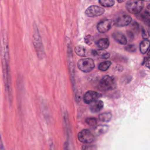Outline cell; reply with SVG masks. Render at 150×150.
Wrapping results in <instances>:
<instances>
[{"label": "cell", "mask_w": 150, "mask_h": 150, "mask_svg": "<svg viewBox=\"0 0 150 150\" xmlns=\"http://www.w3.org/2000/svg\"><path fill=\"white\" fill-rule=\"evenodd\" d=\"M2 68H3V76L4 85L5 87L6 92L8 97L11 99V77L9 68L8 66V42L6 37H3L2 42Z\"/></svg>", "instance_id": "obj_1"}, {"label": "cell", "mask_w": 150, "mask_h": 150, "mask_svg": "<svg viewBox=\"0 0 150 150\" xmlns=\"http://www.w3.org/2000/svg\"><path fill=\"white\" fill-rule=\"evenodd\" d=\"M33 44L36 50L38 57L40 59H43L45 53L42 39L36 25H34V33L33 35Z\"/></svg>", "instance_id": "obj_2"}, {"label": "cell", "mask_w": 150, "mask_h": 150, "mask_svg": "<svg viewBox=\"0 0 150 150\" xmlns=\"http://www.w3.org/2000/svg\"><path fill=\"white\" fill-rule=\"evenodd\" d=\"M117 87L115 79L114 77L106 75L98 83V88L103 91H107L114 89Z\"/></svg>", "instance_id": "obj_3"}, {"label": "cell", "mask_w": 150, "mask_h": 150, "mask_svg": "<svg viewBox=\"0 0 150 150\" xmlns=\"http://www.w3.org/2000/svg\"><path fill=\"white\" fill-rule=\"evenodd\" d=\"M125 7L127 10L133 14L139 13L144 7L143 1L142 0H128L126 4Z\"/></svg>", "instance_id": "obj_4"}, {"label": "cell", "mask_w": 150, "mask_h": 150, "mask_svg": "<svg viewBox=\"0 0 150 150\" xmlns=\"http://www.w3.org/2000/svg\"><path fill=\"white\" fill-rule=\"evenodd\" d=\"M67 59L68 66L70 71V74L71 77V80L72 83V85L74 88V86L75 84L74 81V63L73 59V54L71 47V44L70 42L67 43Z\"/></svg>", "instance_id": "obj_5"}, {"label": "cell", "mask_w": 150, "mask_h": 150, "mask_svg": "<svg viewBox=\"0 0 150 150\" xmlns=\"http://www.w3.org/2000/svg\"><path fill=\"white\" fill-rule=\"evenodd\" d=\"M94 62L91 58H84L80 59L77 63L78 68L81 71L85 73L91 71L94 69Z\"/></svg>", "instance_id": "obj_6"}, {"label": "cell", "mask_w": 150, "mask_h": 150, "mask_svg": "<svg viewBox=\"0 0 150 150\" xmlns=\"http://www.w3.org/2000/svg\"><path fill=\"white\" fill-rule=\"evenodd\" d=\"M79 140L85 144L92 143L95 141V136L94 134L88 129H83L78 134Z\"/></svg>", "instance_id": "obj_7"}, {"label": "cell", "mask_w": 150, "mask_h": 150, "mask_svg": "<svg viewBox=\"0 0 150 150\" xmlns=\"http://www.w3.org/2000/svg\"><path fill=\"white\" fill-rule=\"evenodd\" d=\"M132 21V18L126 14L121 13L118 15L114 21V25L118 27H123L128 25Z\"/></svg>", "instance_id": "obj_8"}, {"label": "cell", "mask_w": 150, "mask_h": 150, "mask_svg": "<svg viewBox=\"0 0 150 150\" xmlns=\"http://www.w3.org/2000/svg\"><path fill=\"white\" fill-rule=\"evenodd\" d=\"M104 12L105 10L103 8L97 5H91L86 9L85 14L88 17H96L103 15Z\"/></svg>", "instance_id": "obj_9"}, {"label": "cell", "mask_w": 150, "mask_h": 150, "mask_svg": "<svg viewBox=\"0 0 150 150\" xmlns=\"http://www.w3.org/2000/svg\"><path fill=\"white\" fill-rule=\"evenodd\" d=\"M114 24V21L111 19H104L98 23L97 29L100 33H105L108 32Z\"/></svg>", "instance_id": "obj_10"}, {"label": "cell", "mask_w": 150, "mask_h": 150, "mask_svg": "<svg viewBox=\"0 0 150 150\" xmlns=\"http://www.w3.org/2000/svg\"><path fill=\"white\" fill-rule=\"evenodd\" d=\"M101 97V94L98 93V92L94 91H87L83 97L84 102L86 104H91L93 101L97 100L98 98Z\"/></svg>", "instance_id": "obj_11"}, {"label": "cell", "mask_w": 150, "mask_h": 150, "mask_svg": "<svg viewBox=\"0 0 150 150\" xmlns=\"http://www.w3.org/2000/svg\"><path fill=\"white\" fill-rule=\"evenodd\" d=\"M104 106V103L101 100H96L91 103L90 105V110L94 113L100 111Z\"/></svg>", "instance_id": "obj_12"}, {"label": "cell", "mask_w": 150, "mask_h": 150, "mask_svg": "<svg viewBox=\"0 0 150 150\" xmlns=\"http://www.w3.org/2000/svg\"><path fill=\"white\" fill-rule=\"evenodd\" d=\"M113 39L118 43L121 45H125L127 42L126 37L122 33L114 32L112 35Z\"/></svg>", "instance_id": "obj_13"}, {"label": "cell", "mask_w": 150, "mask_h": 150, "mask_svg": "<svg viewBox=\"0 0 150 150\" xmlns=\"http://www.w3.org/2000/svg\"><path fill=\"white\" fill-rule=\"evenodd\" d=\"M91 53L93 56H97L101 59H108L110 57V54L108 52L104 50V49H99L97 50H92Z\"/></svg>", "instance_id": "obj_14"}, {"label": "cell", "mask_w": 150, "mask_h": 150, "mask_svg": "<svg viewBox=\"0 0 150 150\" xmlns=\"http://www.w3.org/2000/svg\"><path fill=\"white\" fill-rule=\"evenodd\" d=\"M109 129V127L107 125H99L95 127L94 132L97 135H100L106 133Z\"/></svg>", "instance_id": "obj_15"}, {"label": "cell", "mask_w": 150, "mask_h": 150, "mask_svg": "<svg viewBox=\"0 0 150 150\" xmlns=\"http://www.w3.org/2000/svg\"><path fill=\"white\" fill-rule=\"evenodd\" d=\"M96 45L100 49H105L109 46L110 42L108 38H102L97 41Z\"/></svg>", "instance_id": "obj_16"}, {"label": "cell", "mask_w": 150, "mask_h": 150, "mask_svg": "<svg viewBox=\"0 0 150 150\" xmlns=\"http://www.w3.org/2000/svg\"><path fill=\"white\" fill-rule=\"evenodd\" d=\"M150 47V41L147 39H145L140 43L139 50L142 54H145L146 53Z\"/></svg>", "instance_id": "obj_17"}, {"label": "cell", "mask_w": 150, "mask_h": 150, "mask_svg": "<svg viewBox=\"0 0 150 150\" xmlns=\"http://www.w3.org/2000/svg\"><path fill=\"white\" fill-rule=\"evenodd\" d=\"M74 50L76 53L80 56H86L87 54V51L86 49L81 45L77 46L75 47Z\"/></svg>", "instance_id": "obj_18"}, {"label": "cell", "mask_w": 150, "mask_h": 150, "mask_svg": "<svg viewBox=\"0 0 150 150\" xmlns=\"http://www.w3.org/2000/svg\"><path fill=\"white\" fill-rule=\"evenodd\" d=\"M112 118V114L110 112H104L98 115V119L103 122H109Z\"/></svg>", "instance_id": "obj_19"}, {"label": "cell", "mask_w": 150, "mask_h": 150, "mask_svg": "<svg viewBox=\"0 0 150 150\" xmlns=\"http://www.w3.org/2000/svg\"><path fill=\"white\" fill-rule=\"evenodd\" d=\"M139 18L141 20L143 21V22L147 26H150V16L147 13L146 11L144 12L141 14L139 15Z\"/></svg>", "instance_id": "obj_20"}, {"label": "cell", "mask_w": 150, "mask_h": 150, "mask_svg": "<svg viewBox=\"0 0 150 150\" xmlns=\"http://www.w3.org/2000/svg\"><path fill=\"white\" fill-rule=\"evenodd\" d=\"M111 64V62L110 61H105L104 62H101L98 65V69L101 71H106Z\"/></svg>", "instance_id": "obj_21"}, {"label": "cell", "mask_w": 150, "mask_h": 150, "mask_svg": "<svg viewBox=\"0 0 150 150\" xmlns=\"http://www.w3.org/2000/svg\"><path fill=\"white\" fill-rule=\"evenodd\" d=\"M98 2L104 7H111L115 4L114 0H99Z\"/></svg>", "instance_id": "obj_22"}, {"label": "cell", "mask_w": 150, "mask_h": 150, "mask_svg": "<svg viewBox=\"0 0 150 150\" xmlns=\"http://www.w3.org/2000/svg\"><path fill=\"white\" fill-rule=\"evenodd\" d=\"M86 122L90 126H95L97 123V120L95 118H87L86 119Z\"/></svg>", "instance_id": "obj_23"}, {"label": "cell", "mask_w": 150, "mask_h": 150, "mask_svg": "<svg viewBox=\"0 0 150 150\" xmlns=\"http://www.w3.org/2000/svg\"><path fill=\"white\" fill-rule=\"evenodd\" d=\"M84 41H85V43L88 45H91L94 42V38L91 35H88L85 36Z\"/></svg>", "instance_id": "obj_24"}, {"label": "cell", "mask_w": 150, "mask_h": 150, "mask_svg": "<svg viewBox=\"0 0 150 150\" xmlns=\"http://www.w3.org/2000/svg\"><path fill=\"white\" fill-rule=\"evenodd\" d=\"M125 49L130 52H134L136 51V47L134 45H129L125 47Z\"/></svg>", "instance_id": "obj_25"}, {"label": "cell", "mask_w": 150, "mask_h": 150, "mask_svg": "<svg viewBox=\"0 0 150 150\" xmlns=\"http://www.w3.org/2000/svg\"><path fill=\"white\" fill-rule=\"evenodd\" d=\"M142 36L144 39H146L149 37V33L145 28H142Z\"/></svg>", "instance_id": "obj_26"}, {"label": "cell", "mask_w": 150, "mask_h": 150, "mask_svg": "<svg viewBox=\"0 0 150 150\" xmlns=\"http://www.w3.org/2000/svg\"><path fill=\"white\" fill-rule=\"evenodd\" d=\"M127 35H128V38H129V40H132L133 39V38H134V34H133V33L132 32H131V31H128L127 32Z\"/></svg>", "instance_id": "obj_27"}, {"label": "cell", "mask_w": 150, "mask_h": 150, "mask_svg": "<svg viewBox=\"0 0 150 150\" xmlns=\"http://www.w3.org/2000/svg\"><path fill=\"white\" fill-rule=\"evenodd\" d=\"M149 15V16H150V4H148L146 6V11H145Z\"/></svg>", "instance_id": "obj_28"}, {"label": "cell", "mask_w": 150, "mask_h": 150, "mask_svg": "<svg viewBox=\"0 0 150 150\" xmlns=\"http://www.w3.org/2000/svg\"><path fill=\"white\" fill-rule=\"evenodd\" d=\"M145 65H146V66L148 68H149V69H150V59H149L146 61V62L145 63Z\"/></svg>", "instance_id": "obj_29"}, {"label": "cell", "mask_w": 150, "mask_h": 150, "mask_svg": "<svg viewBox=\"0 0 150 150\" xmlns=\"http://www.w3.org/2000/svg\"><path fill=\"white\" fill-rule=\"evenodd\" d=\"M124 1H125V0H117V1H118L119 3H121V2H123Z\"/></svg>", "instance_id": "obj_30"}, {"label": "cell", "mask_w": 150, "mask_h": 150, "mask_svg": "<svg viewBox=\"0 0 150 150\" xmlns=\"http://www.w3.org/2000/svg\"><path fill=\"white\" fill-rule=\"evenodd\" d=\"M148 56L150 57V49L149 50V51H148Z\"/></svg>", "instance_id": "obj_31"}, {"label": "cell", "mask_w": 150, "mask_h": 150, "mask_svg": "<svg viewBox=\"0 0 150 150\" xmlns=\"http://www.w3.org/2000/svg\"><path fill=\"white\" fill-rule=\"evenodd\" d=\"M142 1H146V2H149V1H150V0H142Z\"/></svg>", "instance_id": "obj_32"}]
</instances>
